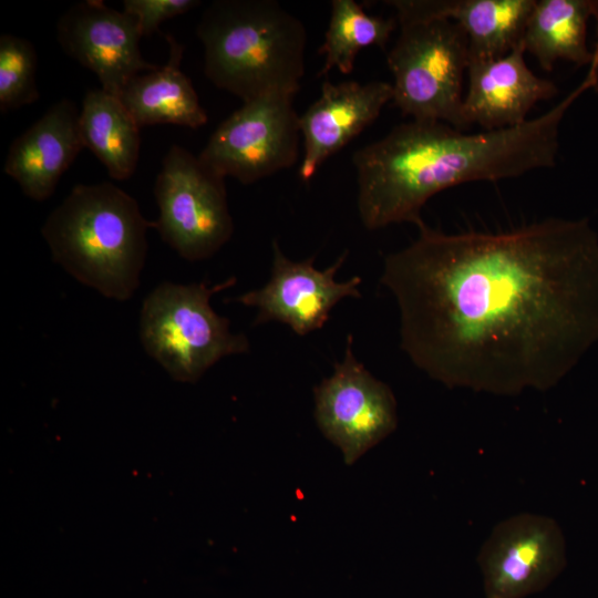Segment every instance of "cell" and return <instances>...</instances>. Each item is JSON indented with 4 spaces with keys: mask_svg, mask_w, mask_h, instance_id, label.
Listing matches in <instances>:
<instances>
[{
    "mask_svg": "<svg viewBox=\"0 0 598 598\" xmlns=\"http://www.w3.org/2000/svg\"><path fill=\"white\" fill-rule=\"evenodd\" d=\"M419 236L384 259L401 348L447 388L515 395L559 383L598 342V233L549 217Z\"/></svg>",
    "mask_w": 598,
    "mask_h": 598,
    "instance_id": "obj_1",
    "label": "cell"
},
{
    "mask_svg": "<svg viewBox=\"0 0 598 598\" xmlns=\"http://www.w3.org/2000/svg\"><path fill=\"white\" fill-rule=\"evenodd\" d=\"M584 80L545 113L502 130L465 133L442 122L409 121L354 152L358 212L375 230L423 219L435 194L471 182H497L556 165L561 123L573 104L591 90Z\"/></svg>",
    "mask_w": 598,
    "mask_h": 598,
    "instance_id": "obj_2",
    "label": "cell"
},
{
    "mask_svg": "<svg viewBox=\"0 0 598 598\" xmlns=\"http://www.w3.org/2000/svg\"><path fill=\"white\" fill-rule=\"evenodd\" d=\"M150 227L135 198L103 182L74 186L41 233L52 260L75 280L126 301L140 286Z\"/></svg>",
    "mask_w": 598,
    "mask_h": 598,
    "instance_id": "obj_3",
    "label": "cell"
},
{
    "mask_svg": "<svg viewBox=\"0 0 598 598\" xmlns=\"http://www.w3.org/2000/svg\"><path fill=\"white\" fill-rule=\"evenodd\" d=\"M196 34L204 72L243 102L272 93L296 95L305 74L307 30L275 0H215Z\"/></svg>",
    "mask_w": 598,
    "mask_h": 598,
    "instance_id": "obj_4",
    "label": "cell"
},
{
    "mask_svg": "<svg viewBox=\"0 0 598 598\" xmlns=\"http://www.w3.org/2000/svg\"><path fill=\"white\" fill-rule=\"evenodd\" d=\"M231 277L213 287L165 281L143 300L140 339L145 352L179 382L195 383L220 359L249 352L248 338L230 331L210 298L236 283Z\"/></svg>",
    "mask_w": 598,
    "mask_h": 598,
    "instance_id": "obj_5",
    "label": "cell"
},
{
    "mask_svg": "<svg viewBox=\"0 0 598 598\" xmlns=\"http://www.w3.org/2000/svg\"><path fill=\"white\" fill-rule=\"evenodd\" d=\"M396 22L400 32L386 54L394 106L413 121L442 122L465 131L463 85L470 52L464 31L443 17Z\"/></svg>",
    "mask_w": 598,
    "mask_h": 598,
    "instance_id": "obj_6",
    "label": "cell"
},
{
    "mask_svg": "<svg viewBox=\"0 0 598 598\" xmlns=\"http://www.w3.org/2000/svg\"><path fill=\"white\" fill-rule=\"evenodd\" d=\"M154 195L163 241L188 261L214 256L233 236L225 177L179 145H172L158 172Z\"/></svg>",
    "mask_w": 598,
    "mask_h": 598,
    "instance_id": "obj_7",
    "label": "cell"
},
{
    "mask_svg": "<svg viewBox=\"0 0 598 598\" xmlns=\"http://www.w3.org/2000/svg\"><path fill=\"white\" fill-rule=\"evenodd\" d=\"M293 96L272 93L244 102L216 127L199 159L245 185L292 167L301 137Z\"/></svg>",
    "mask_w": 598,
    "mask_h": 598,
    "instance_id": "obj_8",
    "label": "cell"
},
{
    "mask_svg": "<svg viewBox=\"0 0 598 598\" xmlns=\"http://www.w3.org/2000/svg\"><path fill=\"white\" fill-rule=\"evenodd\" d=\"M347 338L342 361L313 389L315 419L323 436L338 446L348 465L389 436L398 426L391 388L372 375Z\"/></svg>",
    "mask_w": 598,
    "mask_h": 598,
    "instance_id": "obj_9",
    "label": "cell"
},
{
    "mask_svg": "<svg viewBox=\"0 0 598 598\" xmlns=\"http://www.w3.org/2000/svg\"><path fill=\"white\" fill-rule=\"evenodd\" d=\"M477 561L486 598H524L546 588L563 571L566 540L555 519L517 514L494 527Z\"/></svg>",
    "mask_w": 598,
    "mask_h": 598,
    "instance_id": "obj_10",
    "label": "cell"
},
{
    "mask_svg": "<svg viewBox=\"0 0 598 598\" xmlns=\"http://www.w3.org/2000/svg\"><path fill=\"white\" fill-rule=\"evenodd\" d=\"M344 251L327 269L313 267L316 256L302 261L288 259L277 240L272 241V266L268 282L259 289L247 291L231 301L258 310L252 324L279 321L298 336L321 329L330 311L342 299L361 298V277L354 276L338 282L334 278L344 264Z\"/></svg>",
    "mask_w": 598,
    "mask_h": 598,
    "instance_id": "obj_11",
    "label": "cell"
},
{
    "mask_svg": "<svg viewBox=\"0 0 598 598\" xmlns=\"http://www.w3.org/2000/svg\"><path fill=\"white\" fill-rule=\"evenodd\" d=\"M137 19L105 4L84 0L71 6L56 23L62 50L92 71L101 89L118 96L134 76L156 70L140 50L142 38Z\"/></svg>",
    "mask_w": 598,
    "mask_h": 598,
    "instance_id": "obj_12",
    "label": "cell"
},
{
    "mask_svg": "<svg viewBox=\"0 0 598 598\" xmlns=\"http://www.w3.org/2000/svg\"><path fill=\"white\" fill-rule=\"evenodd\" d=\"M385 81H324L319 97L299 116L303 156L299 175L308 182L330 156L372 124L392 102Z\"/></svg>",
    "mask_w": 598,
    "mask_h": 598,
    "instance_id": "obj_13",
    "label": "cell"
},
{
    "mask_svg": "<svg viewBox=\"0 0 598 598\" xmlns=\"http://www.w3.org/2000/svg\"><path fill=\"white\" fill-rule=\"evenodd\" d=\"M525 53L520 42L502 58L470 61L463 99L467 126L476 124L483 131H494L520 125L538 102L558 94L553 81L528 68Z\"/></svg>",
    "mask_w": 598,
    "mask_h": 598,
    "instance_id": "obj_14",
    "label": "cell"
},
{
    "mask_svg": "<svg viewBox=\"0 0 598 598\" xmlns=\"http://www.w3.org/2000/svg\"><path fill=\"white\" fill-rule=\"evenodd\" d=\"M79 118L75 104L61 100L11 143L3 171L29 198H49L84 147Z\"/></svg>",
    "mask_w": 598,
    "mask_h": 598,
    "instance_id": "obj_15",
    "label": "cell"
},
{
    "mask_svg": "<svg viewBox=\"0 0 598 598\" xmlns=\"http://www.w3.org/2000/svg\"><path fill=\"white\" fill-rule=\"evenodd\" d=\"M536 0H390L396 20L443 17L464 31L471 60H494L523 39Z\"/></svg>",
    "mask_w": 598,
    "mask_h": 598,
    "instance_id": "obj_16",
    "label": "cell"
},
{
    "mask_svg": "<svg viewBox=\"0 0 598 598\" xmlns=\"http://www.w3.org/2000/svg\"><path fill=\"white\" fill-rule=\"evenodd\" d=\"M167 62L154 71L134 76L118 97L140 127L174 124L198 128L208 121L192 81L181 70L184 47L172 34Z\"/></svg>",
    "mask_w": 598,
    "mask_h": 598,
    "instance_id": "obj_17",
    "label": "cell"
},
{
    "mask_svg": "<svg viewBox=\"0 0 598 598\" xmlns=\"http://www.w3.org/2000/svg\"><path fill=\"white\" fill-rule=\"evenodd\" d=\"M592 14L594 0H536L522 39L525 52L545 71L557 61L589 66L587 27Z\"/></svg>",
    "mask_w": 598,
    "mask_h": 598,
    "instance_id": "obj_18",
    "label": "cell"
},
{
    "mask_svg": "<svg viewBox=\"0 0 598 598\" xmlns=\"http://www.w3.org/2000/svg\"><path fill=\"white\" fill-rule=\"evenodd\" d=\"M80 131L87 147L117 181L133 175L140 156V125L121 99L102 89L89 91L80 110Z\"/></svg>",
    "mask_w": 598,
    "mask_h": 598,
    "instance_id": "obj_19",
    "label": "cell"
},
{
    "mask_svg": "<svg viewBox=\"0 0 598 598\" xmlns=\"http://www.w3.org/2000/svg\"><path fill=\"white\" fill-rule=\"evenodd\" d=\"M396 25L395 18L371 16L354 0H333L328 29L319 49L324 62L318 76L333 69L343 74L351 73L358 53L369 47L384 49Z\"/></svg>",
    "mask_w": 598,
    "mask_h": 598,
    "instance_id": "obj_20",
    "label": "cell"
},
{
    "mask_svg": "<svg viewBox=\"0 0 598 598\" xmlns=\"http://www.w3.org/2000/svg\"><path fill=\"white\" fill-rule=\"evenodd\" d=\"M35 48L29 40L13 34L0 37V111L7 113L34 103L37 87Z\"/></svg>",
    "mask_w": 598,
    "mask_h": 598,
    "instance_id": "obj_21",
    "label": "cell"
},
{
    "mask_svg": "<svg viewBox=\"0 0 598 598\" xmlns=\"http://www.w3.org/2000/svg\"><path fill=\"white\" fill-rule=\"evenodd\" d=\"M200 4L198 0H124L123 10L137 19L142 35L145 37L156 32L165 20Z\"/></svg>",
    "mask_w": 598,
    "mask_h": 598,
    "instance_id": "obj_22",
    "label": "cell"
},
{
    "mask_svg": "<svg viewBox=\"0 0 598 598\" xmlns=\"http://www.w3.org/2000/svg\"><path fill=\"white\" fill-rule=\"evenodd\" d=\"M592 17L595 18L597 24V40L595 49H592V60L590 65L588 66V70L591 72L594 78V85L591 90H594L598 94V0H594Z\"/></svg>",
    "mask_w": 598,
    "mask_h": 598,
    "instance_id": "obj_23",
    "label": "cell"
}]
</instances>
